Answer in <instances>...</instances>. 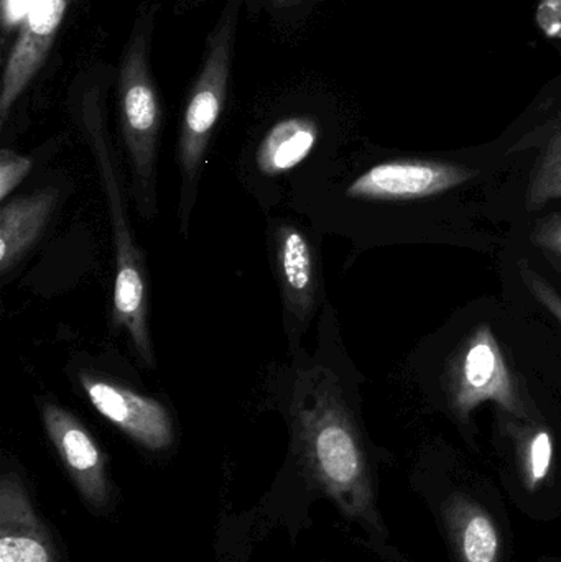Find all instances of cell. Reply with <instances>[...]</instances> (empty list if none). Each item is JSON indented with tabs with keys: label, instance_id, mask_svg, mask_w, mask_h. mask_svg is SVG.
Masks as SVG:
<instances>
[{
	"label": "cell",
	"instance_id": "6da1fadb",
	"mask_svg": "<svg viewBox=\"0 0 561 562\" xmlns=\"http://www.w3.org/2000/svg\"><path fill=\"white\" fill-rule=\"evenodd\" d=\"M292 422L300 456L316 487L346 518L381 531L368 452L333 372L322 367L300 372Z\"/></svg>",
	"mask_w": 561,
	"mask_h": 562
},
{
	"label": "cell",
	"instance_id": "7a4b0ae2",
	"mask_svg": "<svg viewBox=\"0 0 561 562\" xmlns=\"http://www.w3.org/2000/svg\"><path fill=\"white\" fill-rule=\"evenodd\" d=\"M86 134L91 142L92 154L98 160L99 175L108 196L111 213L112 233L115 244V283H114V319L119 329H125L138 356L147 366L154 367L150 334L147 324V283H145L144 257L135 247L131 236L127 214H125L124 196H122L121 178L109 147L102 112L94 95L85 99Z\"/></svg>",
	"mask_w": 561,
	"mask_h": 562
},
{
	"label": "cell",
	"instance_id": "3957f363",
	"mask_svg": "<svg viewBox=\"0 0 561 562\" xmlns=\"http://www.w3.org/2000/svg\"><path fill=\"white\" fill-rule=\"evenodd\" d=\"M444 389L451 412L463 422L487 402L496 403L523 422L532 419L519 382L487 323L478 324L450 353L445 366Z\"/></svg>",
	"mask_w": 561,
	"mask_h": 562
},
{
	"label": "cell",
	"instance_id": "277c9868",
	"mask_svg": "<svg viewBox=\"0 0 561 562\" xmlns=\"http://www.w3.org/2000/svg\"><path fill=\"white\" fill-rule=\"evenodd\" d=\"M236 12L226 10L207 40L206 59L191 89L180 134V164L187 184L200 175L211 135L226 104L233 59Z\"/></svg>",
	"mask_w": 561,
	"mask_h": 562
},
{
	"label": "cell",
	"instance_id": "5b68a950",
	"mask_svg": "<svg viewBox=\"0 0 561 562\" xmlns=\"http://www.w3.org/2000/svg\"><path fill=\"white\" fill-rule=\"evenodd\" d=\"M148 36L128 42L119 75V108L125 147L145 200L154 194L155 155L160 132V102L148 66Z\"/></svg>",
	"mask_w": 561,
	"mask_h": 562
},
{
	"label": "cell",
	"instance_id": "8992f818",
	"mask_svg": "<svg viewBox=\"0 0 561 562\" xmlns=\"http://www.w3.org/2000/svg\"><path fill=\"white\" fill-rule=\"evenodd\" d=\"M474 177L476 171L450 161H384L356 178L346 194L352 200L408 203L448 193Z\"/></svg>",
	"mask_w": 561,
	"mask_h": 562
},
{
	"label": "cell",
	"instance_id": "52a82bcc",
	"mask_svg": "<svg viewBox=\"0 0 561 562\" xmlns=\"http://www.w3.org/2000/svg\"><path fill=\"white\" fill-rule=\"evenodd\" d=\"M46 435L55 446L69 479L91 510L105 512L112 504L108 458L91 432L75 415L55 403L43 406Z\"/></svg>",
	"mask_w": 561,
	"mask_h": 562
},
{
	"label": "cell",
	"instance_id": "ba28073f",
	"mask_svg": "<svg viewBox=\"0 0 561 562\" xmlns=\"http://www.w3.org/2000/svg\"><path fill=\"white\" fill-rule=\"evenodd\" d=\"M79 380L91 405L142 448L165 451L173 445V422L160 402L89 373Z\"/></svg>",
	"mask_w": 561,
	"mask_h": 562
},
{
	"label": "cell",
	"instance_id": "9c48e42d",
	"mask_svg": "<svg viewBox=\"0 0 561 562\" xmlns=\"http://www.w3.org/2000/svg\"><path fill=\"white\" fill-rule=\"evenodd\" d=\"M68 3L69 0H33L30 5L3 68L0 124H5L13 104L42 69L65 19Z\"/></svg>",
	"mask_w": 561,
	"mask_h": 562
},
{
	"label": "cell",
	"instance_id": "30bf717a",
	"mask_svg": "<svg viewBox=\"0 0 561 562\" xmlns=\"http://www.w3.org/2000/svg\"><path fill=\"white\" fill-rule=\"evenodd\" d=\"M0 562H61L52 530L13 472L0 479Z\"/></svg>",
	"mask_w": 561,
	"mask_h": 562
},
{
	"label": "cell",
	"instance_id": "8fae6325",
	"mask_svg": "<svg viewBox=\"0 0 561 562\" xmlns=\"http://www.w3.org/2000/svg\"><path fill=\"white\" fill-rule=\"evenodd\" d=\"M444 518L458 562H501L500 530L486 508L455 494L445 502Z\"/></svg>",
	"mask_w": 561,
	"mask_h": 562
},
{
	"label": "cell",
	"instance_id": "7c38bea8",
	"mask_svg": "<svg viewBox=\"0 0 561 562\" xmlns=\"http://www.w3.org/2000/svg\"><path fill=\"white\" fill-rule=\"evenodd\" d=\"M58 203V191H45L3 203L0 211V272L7 273L36 243Z\"/></svg>",
	"mask_w": 561,
	"mask_h": 562
},
{
	"label": "cell",
	"instance_id": "4fadbf2b",
	"mask_svg": "<svg viewBox=\"0 0 561 562\" xmlns=\"http://www.w3.org/2000/svg\"><path fill=\"white\" fill-rule=\"evenodd\" d=\"M277 263L287 307L303 319L315 304L316 272L312 246L295 226L280 227Z\"/></svg>",
	"mask_w": 561,
	"mask_h": 562
},
{
	"label": "cell",
	"instance_id": "5bb4252c",
	"mask_svg": "<svg viewBox=\"0 0 561 562\" xmlns=\"http://www.w3.org/2000/svg\"><path fill=\"white\" fill-rule=\"evenodd\" d=\"M319 137L316 121L310 117H287L277 122L257 148L260 173L280 177L308 158Z\"/></svg>",
	"mask_w": 561,
	"mask_h": 562
},
{
	"label": "cell",
	"instance_id": "9a60e30c",
	"mask_svg": "<svg viewBox=\"0 0 561 562\" xmlns=\"http://www.w3.org/2000/svg\"><path fill=\"white\" fill-rule=\"evenodd\" d=\"M524 484L530 492L546 482L552 468L553 439L547 429L536 425H510Z\"/></svg>",
	"mask_w": 561,
	"mask_h": 562
},
{
	"label": "cell",
	"instance_id": "2e32d148",
	"mask_svg": "<svg viewBox=\"0 0 561 562\" xmlns=\"http://www.w3.org/2000/svg\"><path fill=\"white\" fill-rule=\"evenodd\" d=\"M561 200V121L550 132L527 187L526 206L530 213Z\"/></svg>",
	"mask_w": 561,
	"mask_h": 562
},
{
	"label": "cell",
	"instance_id": "e0dca14e",
	"mask_svg": "<svg viewBox=\"0 0 561 562\" xmlns=\"http://www.w3.org/2000/svg\"><path fill=\"white\" fill-rule=\"evenodd\" d=\"M33 161L29 157L15 154V151L3 148L0 151V201L5 203L10 193L29 177L32 171Z\"/></svg>",
	"mask_w": 561,
	"mask_h": 562
},
{
	"label": "cell",
	"instance_id": "ac0fdd59",
	"mask_svg": "<svg viewBox=\"0 0 561 562\" xmlns=\"http://www.w3.org/2000/svg\"><path fill=\"white\" fill-rule=\"evenodd\" d=\"M519 273L520 279H523L530 294L559 321L561 326V294L559 291H557L549 281L543 279V277H540L539 273L534 272L529 263L520 262Z\"/></svg>",
	"mask_w": 561,
	"mask_h": 562
},
{
	"label": "cell",
	"instance_id": "d6986e66",
	"mask_svg": "<svg viewBox=\"0 0 561 562\" xmlns=\"http://www.w3.org/2000/svg\"><path fill=\"white\" fill-rule=\"evenodd\" d=\"M530 240L543 252L561 259V214H550L534 226Z\"/></svg>",
	"mask_w": 561,
	"mask_h": 562
},
{
	"label": "cell",
	"instance_id": "ffe728a7",
	"mask_svg": "<svg viewBox=\"0 0 561 562\" xmlns=\"http://www.w3.org/2000/svg\"><path fill=\"white\" fill-rule=\"evenodd\" d=\"M536 20L547 36L561 40V0H540Z\"/></svg>",
	"mask_w": 561,
	"mask_h": 562
},
{
	"label": "cell",
	"instance_id": "44dd1931",
	"mask_svg": "<svg viewBox=\"0 0 561 562\" xmlns=\"http://www.w3.org/2000/svg\"><path fill=\"white\" fill-rule=\"evenodd\" d=\"M299 2H302V0H272V5L276 9H285V7L295 5Z\"/></svg>",
	"mask_w": 561,
	"mask_h": 562
},
{
	"label": "cell",
	"instance_id": "7402d4cb",
	"mask_svg": "<svg viewBox=\"0 0 561 562\" xmlns=\"http://www.w3.org/2000/svg\"><path fill=\"white\" fill-rule=\"evenodd\" d=\"M561 562V561H560Z\"/></svg>",
	"mask_w": 561,
	"mask_h": 562
}]
</instances>
